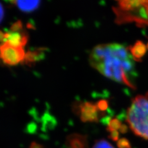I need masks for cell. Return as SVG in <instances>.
Masks as SVG:
<instances>
[{"mask_svg": "<svg viewBox=\"0 0 148 148\" xmlns=\"http://www.w3.org/2000/svg\"><path fill=\"white\" fill-rule=\"evenodd\" d=\"M109 138L114 141H118L119 140V133L117 131H113L110 132Z\"/></svg>", "mask_w": 148, "mask_h": 148, "instance_id": "16", "label": "cell"}, {"mask_svg": "<svg viewBox=\"0 0 148 148\" xmlns=\"http://www.w3.org/2000/svg\"><path fill=\"white\" fill-rule=\"evenodd\" d=\"M11 3L14 4L21 11L31 12L38 8L41 2L40 1H13Z\"/></svg>", "mask_w": 148, "mask_h": 148, "instance_id": "10", "label": "cell"}, {"mask_svg": "<svg viewBox=\"0 0 148 148\" xmlns=\"http://www.w3.org/2000/svg\"><path fill=\"white\" fill-rule=\"evenodd\" d=\"M65 145L67 148H88L87 136L79 133L71 134L67 136Z\"/></svg>", "mask_w": 148, "mask_h": 148, "instance_id": "7", "label": "cell"}, {"mask_svg": "<svg viewBox=\"0 0 148 148\" xmlns=\"http://www.w3.org/2000/svg\"><path fill=\"white\" fill-rule=\"evenodd\" d=\"M147 49H148V43H147Z\"/></svg>", "mask_w": 148, "mask_h": 148, "instance_id": "20", "label": "cell"}, {"mask_svg": "<svg viewBox=\"0 0 148 148\" xmlns=\"http://www.w3.org/2000/svg\"><path fill=\"white\" fill-rule=\"evenodd\" d=\"M96 104L99 111L101 113H104L105 111H106L108 109V108H109L108 101L106 99H101Z\"/></svg>", "mask_w": 148, "mask_h": 148, "instance_id": "12", "label": "cell"}, {"mask_svg": "<svg viewBox=\"0 0 148 148\" xmlns=\"http://www.w3.org/2000/svg\"><path fill=\"white\" fill-rule=\"evenodd\" d=\"M128 130V126L127 125L122 124L121 127H120V128L119 129V130H120V132L121 133L125 134V133H127Z\"/></svg>", "mask_w": 148, "mask_h": 148, "instance_id": "18", "label": "cell"}, {"mask_svg": "<svg viewBox=\"0 0 148 148\" xmlns=\"http://www.w3.org/2000/svg\"><path fill=\"white\" fill-rule=\"evenodd\" d=\"M74 112L78 114L83 122H98L104 113L99 112L96 104L91 102H84L74 107Z\"/></svg>", "mask_w": 148, "mask_h": 148, "instance_id": "5", "label": "cell"}, {"mask_svg": "<svg viewBox=\"0 0 148 148\" xmlns=\"http://www.w3.org/2000/svg\"><path fill=\"white\" fill-rule=\"evenodd\" d=\"M45 54V48H39L33 51H29L26 53L24 61L23 63L29 66H31L38 61H40V60L43 59Z\"/></svg>", "mask_w": 148, "mask_h": 148, "instance_id": "9", "label": "cell"}, {"mask_svg": "<svg viewBox=\"0 0 148 148\" xmlns=\"http://www.w3.org/2000/svg\"><path fill=\"white\" fill-rule=\"evenodd\" d=\"M92 148H114L109 142L104 140H99L95 142Z\"/></svg>", "mask_w": 148, "mask_h": 148, "instance_id": "13", "label": "cell"}, {"mask_svg": "<svg viewBox=\"0 0 148 148\" xmlns=\"http://www.w3.org/2000/svg\"><path fill=\"white\" fill-rule=\"evenodd\" d=\"M122 123L120 120L117 118L111 119L108 124L107 130L109 132H112L113 131H117V130H119L122 126Z\"/></svg>", "mask_w": 148, "mask_h": 148, "instance_id": "11", "label": "cell"}, {"mask_svg": "<svg viewBox=\"0 0 148 148\" xmlns=\"http://www.w3.org/2000/svg\"><path fill=\"white\" fill-rule=\"evenodd\" d=\"M30 148H45V147L42 145L40 144V143H38L36 142H32L30 145Z\"/></svg>", "mask_w": 148, "mask_h": 148, "instance_id": "17", "label": "cell"}, {"mask_svg": "<svg viewBox=\"0 0 148 148\" xmlns=\"http://www.w3.org/2000/svg\"><path fill=\"white\" fill-rule=\"evenodd\" d=\"M91 66L102 75L135 90L138 77L135 63L128 48L118 43L96 46L90 54Z\"/></svg>", "mask_w": 148, "mask_h": 148, "instance_id": "1", "label": "cell"}, {"mask_svg": "<svg viewBox=\"0 0 148 148\" xmlns=\"http://www.w3.org/2000/svg\"><path fill=\"white\" fill-rule=\"evenodd\" d=\"M24 48L16 47L9 43L0 44V59L9 66H14L24 62L25 57Z\"/></svg>", "mask_w": 148, "mask_h": 148, "instance_id": "4", "label": "cell"}, {"mask_svg": "<svg viewBox=\"0 0 148 148\" xmlns=\"http://www.w3.org/2000/svg\"><path fill=\"white\" fill-rule=\"evenodd\" d=\"M126 121L136 135L148 140V92L132 100L127 110Z\"/></svg>", "mask_w": 148, "mask_h": 148, "instance_id": "3", "label": "cell"}, {"mask_svg": "<svg viewBox=\"0 0 148 148\" xmlns=\"http://www.w3.org/2000/svg\"><path fill=\"white\" fill-rule=\"evenodd\" d=\"M118 148H132L130 143L125 138H120L117 141Z\"/></svg>", "mask_w": 148, "mask_h": 148, "instance_id": "14", "label": "cell"}, {"mask_svg": "<svg viewBox=\"0 0 148 148\" xmlns=\"http://www.w3.org/2000/svg\"><path fill=\"white\" fill-rule=\"evenodd\" d=\"M4 16V8L1 3H0V23H1L3 19Z\"/></svg>", "mask_w": 148, "mask_h": 148, "instance_id": "19", "label": "cell"}, {"mask_svg": "<svg viewBox=\"0 0 148 148\" xmlns=\"http://www.w3.org/2000/svg\"><path fill=\"white\" fill-rule=\"evenodd\" d=\"M112 9L118 24L135 22L138 27L148 26V1H119Z\"/></svg>", "mask_w": 148, "mask_h": 148, "instance_id": "2", "label": "cell"}, {"mask_svg": "<svg viewBox=\"0 0 148 148\" xmlns=\"http://www.w3.org/2000/svg\"><path fill=\"white\" fill-rule=\"evenodd\" d=\"M23 30L24 29H23L22 22L21 21H17L11 25V27H10V30H9L13 32H17L21 31Z\"/></svg>", "mask_w": 148, "mask_h": 148, "instance_id": "15", "label": "cell"}, {"mask_svg": "<svg viewBox=\"0 0 148 148\" xmlns=\"http://www.w3.org/2000/svg\"><path fill=\"white\" fill-rule=\"evenodd\" d=\"M29 40V35L25 30L3 32L0 30V43H9L16 47L23 48Z\"/></svg>", "mask_w": 148, "mask_h": 148, "instance_id": "6", "label": "cell"}, {"mask_svg": "<svg viewBox=\"0 0 148 148\" xmlns=\"http://www.w3.org/2000/svg\"><path fill=\"white\" fill-rule=\"evenodd\" d=\"M128 48L134 61L141 62L142 59L146 54L147 50L145 43L140 40H138L133 46H130Z\"/></svg>", "mask_w": 148, "mask_h": 148, "instance_id": "8", "label": "cell"}]
</instances>
